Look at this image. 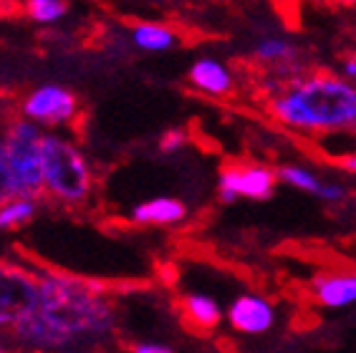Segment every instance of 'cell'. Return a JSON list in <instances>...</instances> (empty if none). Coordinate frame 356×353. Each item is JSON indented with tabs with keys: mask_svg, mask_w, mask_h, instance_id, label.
Instances as JSON below:
<instances>
[{
	"mask_svg": "<svg viewBox=\"0 0 356 353\" xmlns=\"http://www.w3.org/2000/svg\"><path fill=\"white\" fill-rule=\"evenodd\" d=\"M275 122L298 134L326 136L356 131V83L341 74H296L268 99Z\"/></svg>",
	"mask_w": 356,
	"mask_h": 353,
	"instance_id": "7a4b0ae2",
	"label": "cell"
},
{
	"mask_svg": "<svg viewBox=\"0 0 356 353\" xmlns=\"http://www.w3.org/2000/svg\"><path fill=\"white\" fill-rule=\"evenodd\" d=\"M278 170L255 162H230L220 170L218 197L233 204L238 199H268L278 187Z\"/></svg>",
	"mask_w": 356,
	"mask_h": 353,
	"instance_id": "52a82bcc",
	"label": "cell"
},
{
	"mask_svg": "<svg viewBox=\"0 0 356 353\" xmlns=\"http://www.w3.org/2000/svg\"><path fill=\"white\" fill-rule=\"evenodd\" d=\"M227 323L240 336H263L273 328L275 308L273 303L255 293H243L230 303L225 313Z\"/></svg>",
	"mask_w": 356,
	"mask_h": 353,
	"instance_id": "ba28073f",
	"label": "cell"
},
{
	"mask_svg": "<svg viewBox=\"0 0 356 353\" xmlns=\"http://www.w3.org/2000/svg\"><path fill=\"white\" fill-rule=\"evenodd\" d=\"M13 195H15L13 174H10V167H8L6 144H3V136H0V202H6V199L13 197Z\"/></svg>",
	"mask_w": 356,
	"mask_h": 353,
	"instance_id": "d6986e66",
	"label": "cell"
},
{
	"mask_svg": "<svg viewBox=\"0 0 356 353\" xmlns=\"http://www.w3.org/2000/svg\"><path fill=\"white\" fill-rule=\"evenodd\" d=\"M187 81L195 91L210 96V99H225L233 94L235 76L225 61L220 58H200L187 71Z\"/></svg>",
	"mask_w": 356,
	"mask_h": 353,
	"instance_id": "30bf717a",
	"label": "cell"
},
{
	"mask_svg": "<svg viewBox=\"0 0 356 353\" xmlns=\"http://www.w3.org/2000/svg\"><path fill=\"white\" fill-rule=\"evenodd\" d=\"M23 10L33 23H56L69 13V3L66 0H23Z\"/></svg>",
	"mask_w": 356,
	"mask_h": 353,
	"instance_id": "e0dca14e",
	"label": "cell"
},
{
	"mask_svg": "<svg viewBox=\"0 0 356 353\" xmlns=\"http://www.w3.org/2000/svg\"><path fill=\"white\" fill-rule=\"evenodd\" d=\"M179 311H182V318L187 320V326H192L195 331L210 333L222 323L225 313L218 306V300L213 295H205V293H190L179 300Z\"/></svg>",
	"mask_w": 356,
	"mask_h": 353,
	"instance_id": "4fadbf2b",
	"label": "cell"
},
{
	"mask_svg": "<svg viewBox=\"0 0 356 353\" xmlns=\"http://www.w3.org/2000/svg\"><path fill=\"white\" fill-rule=\"evenodd\" d=\"M152 3H170V0H152Z\"/></svg>",
	"mask_w": 356,
	"mask_h": 353,
	"instance_id": "603a6c76",
	"label": "cell"
},
{
	"mask_svg": "<svg viewBox=\"0 0 356 353\" xmlns=\"http://www.w3.org/2000/svg\"><path fill=\"white\" fill-rule=\"evenodd\" d=\"M43 134L46 129L26 116L10 119L0 134L6 144L15 195L43 197Z\"/></svg>",
	"mask_w": 356,
	"mask_h": 353,
	"instance_id": "277c9868",
	"label": "cell"
},
{
	"mask_svg": "<svg viewBox=\"0 0 356 353\" xmlns=\"http://www.w3.org/2000/svg\"><path fill=\"white\" fill-rule=\"evenodd\" d=\"M38 298V270L0 260V331L10 333Z\"/></svg>",
	"mask_w": 356,
	"mask_h": 353,
	"instance_id": "5b68a950",
	"label": "cell"
},
{
	"mask_svg": "<svg viewBox=\"0 0 356 353\" xmlns=\"http://www.w3.org/2000/svg\"><path fill=\"white\" fill-rule=\"evenodd\" d=\"M81 111L79 96L61 83H43L28 91L18 104V114L35 122L43 129H58L76 122Z\"/></svg>",
	"mask_w": 356,
	"mask_h": 353,
	"instance_id": "8992f818",
	"label": "cell"
},
{
	"mask_svg": "<svg viewBox=\"0 0 356 353\" xmlns=\"http://www.w3.org/2000/svg\"><path fill=\"white\" fill-rule=\"evenodd\" d=\"M94 192V170L83 149L61 131L43 134V197L81 207Z\"/></svg>",
	"mask_w": 356,
	"mask_h": 353,
	"instance_id": "3957f363",
	"label": "cell"
},
{
	"mask_svg": "<svg viewBox=\"0 0 356 353\" xmlns=\"http://www.w3.org/2000/svg\"><path fill=\"white\" fill-rule=\"evenodd\" d=\"M3 351H6V348H3V343H0V353H3Z\"/></svg>",
	"mask_w": 356,
	"mask_h": 353,
	"instance_id": "cb8c5ba5",
	"label": "cell"
},
{
	"mask_svg": "<svg viewBox=\"0 0 356 353\" xmlns=\"http://www.w3.org/2000/svg\"><path fill=\"white\" fill-rule=\"evenodd\" d=\"M129 33H131V43L139 51H147V54H165V51H172L179 43L177 31L157 21L134 23Z\"/></svg>",
	"mask_w": 356,
	"mask_h": 353,
	"instance_id": "5bb4252c",
	"label": "cell"
},
{
	"mask_svg": "<svg viewBox=\"0 0 356 353\" xmlns=\"http://www.w3.org/2000/svg\"><path fill=\"white\" fill-rule=\"evenodd\" d=\"M134 353H172L175 348L167 346V343H159V340H137L134 346H131Z\"/></svg>",
	"mask_w": 356,
	"mask_h": 353,
	"instance_id": "ffe728a7",
	"label": "cell"
},
{
	"mask_svg": "<svg viewBox=\"0 0 356 353\" xmlns=\"http://www.w3.org/2000/svg\"><path fill=\"white\" fill-rule=\"evenodd\" d=\"M129 217L139 227H172L187 220V204L177 197H152L134 204Z\"/></svg>",
	"mask_w": 356,
	"mask_h": 353,
	"instance_id": "7c38bea8",
	"label": "cell"
},
{
	"mask_svg": "<svg viewBox=\"0 0 356 353\" xmlns=\"http://www.w3.org/2000/svg\"><path fill=\"white\" fill-rule=\"evenodd\" d=\"M341 76L346 79V81L356 83V54L346 56L341 61Z\"/></svg>",
	"mask_w": 356,
	"mask_h": 353,
	"instance_id": "44dd1931",
	"label": "cell"
},
{
	"mask_svg": "<svg viewBox=\"0 0 356 353\" xmlns=\"http://www.w3.org/2000/svg\"><path fill=\"white\" fill-rule=\"evenodd\" d=\"M311 298L321 308L341 311L356 303V270L318 272L309 286Z\"/></svg>",
	"mask_w": 356,
	"mask_h": 353,
	"instance_id": "9c48e42d",
	"label": "cell"
},
{
	"mask_svg": "<svg viewBox=\"0 0 356 353\" xmlns=\"http://www.w3.org/2000/svg\"><path fill=\"white\" fill-rule=\"evenodd\" d=\"M117 333V308L106 290L66 272L38 270L33 311L10 331L31 351H86L109 343Z\"/></svg>",
	"mask_w": 356,
	"mask_h": 353,
	"instance_id": "6da1fadb",
	"label": "cell"
},
{
	"mask_svg": "<svg viewBox=\"0 0 356 353\" xmlns=\"http://www.w3.org/2000/svg\"><path fill=\"white\" fill-rule=\"evenodd\" d=\"M190 136L185 129H167L165 134L159 136V151L162 154H177L179 149H185Z\"/></svg>",
	"mask_w": 356,
	"mask_h": 353,
	"instance_id": "ac0fdd59",
	"label": "cell"
},
{
	"mask_svg": "<svg viewBox=\"0 0 356 353\" xmlns=\"http://www.w3.org/2000/svg\"><path fill=\"white\" fill-rule=\"evenodd\" d=\"M255 61L263 63L268 68H278L281 74L283 68H298V48L293 46L286 38H278V35H270V38H261L253 48Z\"/></svg>",
	"mask_w": 356,
	"mask_h": 353,
	"instance_id": "9a60e30c",
	"label": "cell"
},
{
	"mask_svg": "<svg viewBox=\"0 0 356 353\" xmlns=\"http://www.w3.org/2000/svg\"><path fill=\"white\" fill-rule=\"evenodd\" d=\"M278 179L286 182L288 187L293 190H301L306 195H314V197L323 199V202L336 204L346 199V187L339 182H326L318 174H314L311 170L301 167V164H283L278 170Z\"/></svg>",
	"mask_w": 356,
	"mask_h": 353,
	"instance_id": "8fae6325",
	"label": "cell"
},
{
	"mask_svg": "<svg viewBox=\"0 0 356 353\" xmlns=\"http://www.w3.org/2000/svg\"><path fill=\"white\" fill-rule=\"evenodd\" d=\"M38 212V197H26V195H13L6 202H0V230H18L28 224Z\"/></svg>",
	"mask_w": 356,
	"mask_h": 353,
	"instance_id": "2e32d148",
	"label": "cell"
},
{
	"mask_svg": "<svg viewBox=\"0 0 356 353\" xmlns=\"http://www.w3.org/2000/svg\"><path fill=\"white\" fill-rule=\"evenodd\" d=\"M334 6H356V0H329Z\"/></svg>",
	"mask_w": 356,
	"mask_h": 353,
	"instance_id": "7402d4cb",
	"label": "cell"
}]
</instances>
